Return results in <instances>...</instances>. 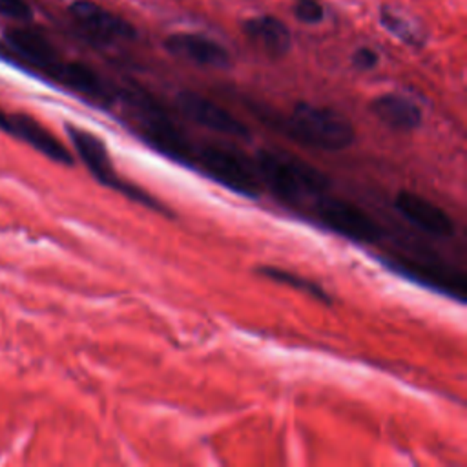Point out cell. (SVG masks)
Listing matches in <instances>:
<instances>
[{
	"label": "cell",
	"mask_w": 467,
	"mask_h": 467,
	"mask_svg": "<svg viewBox=\"0 0 467 467\" xmlns=\"http://www.w3.org/2000/svg\"><path fill=\"white\" fill-rule=\"evenodd\" d=\"M254 164L263 186L288 204L316 201L325 195L332 184L327 173L285 151L259 150Z\"/></svg>",
	"instance_id": "cell-1"
},
{
	"label": "cell",
	"mask_w": 467,
	"mask_h": 467,
	"mask_svg": "<svg viewBox=\"0 0 467 467\" xmlns=\"http://www.w3.org/2000/svg\"><path fill=\"white\" fill-rule=\"evenodd\" d=\"M275 122L294 142L323 151H341L356 140L354 124L327 106L297 102L288 115L275 119Z\"/></svg>",
	"instance_id": "cell-2"
},
{
	"label": "cell",
	"mask_w": 467,
	"mask_h": 467,
	"mask_svg": "<svg viewBox=\"0 0 467 467\" xmlns=\"http://www.w3.org/2000/svg\"><path fill=\"white\" fill-rule=\"evenodd\" d=\"M66 131H67V137H69L77 155L80 157L84 166L89 170V173L102 186H108L119 193H122L130 201L139 202L140 206H146L153 212L171 215V212L162 202H159L153 195H150L144 188L122 179L117 173V170L111 162V157L108 153V148L100 137H97L95 133H91L84 128L73 126V124H66Z\"/></svg>",
	"instance_id": "cell-3"
},
{
	"label": "cell",
	"mask_w": 467,
	"mask_h": 467,
	"mask_svg": "<svg viewBox=\"0 0 467 467\" xmlns=\"http://www.w3.org/2000/svg\"><path fill=\"white\" fill-rule=\"evenodd\" d=\"M197 164L221 186L243 197H259L263 182L259 179L254 161L230 146L210 144L197 151Z\"/></svg>",
	"instance_id": "cell-4"
},
{
	"label": "cell",
	"mask_w": 467,
	"mask_h": 467,
	"mask_svg": "<svg viewBox=\"0 0 467 467\" xmlns=\"http://www.w3.org/2000/svg\"><path fill=\"white\" fill-rule=\"evenodd\" d=\"M128 104L133 109V117L137 120V128L142 139L151 148L159 150L162 155L177 162H184L192 159L190 142L157 104L150 102L142 95H133V93H128Z\"/></svg>",
	"instance_id": "cell-5"
},
{
	"label": "cell",
	"mask_w": 467,
	"mask_h": 467,
	"mask_svg": "<svg viewBox=\"0 0 467 467\" xmlns=\"http://www.w3.org/2000/svg\"><path fill=\"white\" fill-rule=\"evenodd\" d=\"M317 221L330 232L354 243H378L381 237L379 223L361 206L327 193L314 201Z\"/></svg>",
	"instance_id": "cell-6"
},
{
	"label": "cell",
	"mask_w": 467,
	"mask_h": 467,
	"mask_svg": "<svg viewBox=\"0 0 467 467\" xmlns=\"http://www.w3.org/2000/svg\"><path fill=\"white\" fill-rule=\"evenodd\" d=\"M383 265L396 272L398 275L410 279L412 283H418L425 288H431L438 294H443L447 297H452L460 303L465 301V277L463 274L456 270H449L445 266L431 265L425 261H416V259H407V257H392V259H383Z\"/></svg>",
	"instance_id": "cell-7"
},
{
	"label": "cell",
	"mask_w": 467,
	"mask_h": 467,
	"mask_svg": "<svg viewBox=\"0 0 467 467\" xmlns=\"http://www.w3.org/2000/svg\"><path fill=\"white\" fill-rule=\"evenodd\" d=\"M175 102L181 113L201 128H206L223 135H230L235 139L250 137V130L241 119H237L226 108H223L221 104H217L215 100L201 93L188 91V89L181 91Z\"/></svg>",
	"instance_id": "cell-8"
},
{
	"label": "cell",
	"mask_w": 467,
	"mask_h": 467,
	"mask_svg": "<svg viewBox=\"0 0 467 467\" xmlns=\"http://www.w3.org/2000/svg\"><path fill=\"white\" fill-rule=\"evenodd\" d=\"M0 130L29 144L31 148L46 155L49 161L64 166H73L71 151L46 126H42L33 117L24 113H7L0 109Z\"/></svg>",
	"instance_id": "cell-9"
},
{
	"label": "cell",
	"mask_w": 467,
	"mask_h": 467,
	"mask_svg": "<svg viewBox=\"0 0 467 467\" xmlns=\"http://www.w3.org/2000/svg\"><path fill=\"white\" fill-rule=\"evenodd\" d=\"M75 24L89 36L100 42H119L135 38V27L93 0H75L67 7Z\"/></svg>",
	"instance_id": "cell-10"
},
{
	"label": "cell",
	"mask_w": 467,
	"mask_h": 467,
	"mask_svg": "<svg viewBox=\"0 0 467 467\" xmlns=\"http://www.w3.org/2000/svg\"><path fill=\"white\" fill-rule=\"evenodd\" d=\"M394 210L418 230L434 237H451L454 234L452 217L431 199L410 192L400 190L394 195Z\"/></svg>",
	"instance_id": "cell-11"
},
{
	"label": "cell",
	"mask_w": 467,
	"mask_h": 467,
	"mask_svg": "<svg viewBox=\"0 0 467 467\" xmlns=\"http://www.w3.org/2000/svg\"><path fill=\"white\" fill-rule=\"evenodd\" d=\"M164 47L170 55L202 67H226L230 64L228 49L206 35L171 33L164 40Z\"/></svg>",
	"instance_id": "cell-12"
},
{
	"label": "cell",
	"mask_w": 467,
	"mask_h": 467,
	"mask_svg": "<svg viewBox=\"0 0 467 467\" xmlns=\"http://www.w3.org/2000/svg\"><path fill=\"white\" fill-rule=\"evenodd\" d=\"M244 36L265 55L272 58L285 57L292 47L288 26L272 15H259L243 22Z\"/></svg>",
	"instance_id": "cell-13"
},
{
	"label": "cell",
	"mask_w": 467,
	"mask_h": 467,
	"mask_svg": "<svg viewBox=\"0 0 467 467\" xmlns=\"http://www.w3.org/2000/svg\"><path fill=\"white\" fill-rule=\"evenodd\" d=\"M372 115L392 131L410 133L423 122L421 108L409 97L398 93H383L370 102Z\"/></svg>",
	"instance_id": "cell-14"
},
{
	"label": "cell",
	"mask_w": 467,
	"mask_h": 467,
	"mask_svg": "<svg viewBox=\"0 0 467 467\" xmlns=\"http://www.w3.org/2000/svg\"><path fill=\"white\" fill-rule=\"evenodd\" d=\"M5 40L24 60L49 75L60 64V57L55 46L47 36L33 27H9L5 31Z\"/></svg>",
	"instance_id": "cell-15"
},
{
	"label": "cell",
	"mask_w": 467,
	"mask_h": 467,
	"mask_svg": "<svg viewBox=\"0 0 467 467\" xmlns=\"http://www.w3.org/2000/svg\"><path fill=\"white\" fill-rule=\"evenodd\" d=\"M51 77L64 84L66 88L73 89L78 95L95 100H109L111 93L106 88L104 78L89 66L82 62H62L53 69Z\"/></svg>",
	"instance_id": "cell-16"
},
{
	"label": "cell",
	"mask_w": 467,
	"mask_h": 467,
	"mask_svg": "<svg viewBox=\"0 0 467 467\" xmlns=\"http://www.w3.org/2000/svg\"><path fill=\"white\" fill-rule=\"evenodd\" d=\"M257 274L263 275L265 279H270L274 283H279V285H285V286H290V288H296L317 301H323L327 305L332 303V296L325 290L323 285H319L317 281L310 279V277H305L301 274H296L292 270H286V268H279V266H274V265H263L257 268Z\"/></svg>",
	"instance_id": "cell-17"
},
{
	"label": "cell",
	"mask_w": 467,
	"mask_h": 467,
	"mask_svg": "<svg viewBox=\"0 0 467 467\" xmlns=\"http://www.w3.org/2000/svg\"><path fill=\"white\" fill-rule=\"evenodd\" d=\"M379 22L381 26L390 33L394 35L398 40H401L403 44L407 46H423L425 42V36L420 29L418 24L410 22L409 18L398 15L396 11H390V9H381V15H379Z\"/></svg>",
	"instance_id": "cell-18"
},
{
	"label": "cell",
	"mask_w": 467,
	"mask_h": 467,
	"mask_svg": "<svg viewBox=\"0 0 467 467\" xmlns=\"http://www.w3.org/2000/svg\"><path fill=\"white\" fill-rule=\"evenodd\" d=\"M292 11L301 24H310V26L319 24L325 16V9L317 0H296Z\"/></svg>",
	"instance_id": "cell-19"
},
{
	"label": "cell",
	"mask_w": 467,
	"mask_h": 467,
	"mask_svg": "<svg viewBox=\"0 0 467 467\" xmlns=\"http://www.w3.org/2000/svg\"><path fill=\"white\" fill-rule=\"evenodd\" d=\"M0 15L16 22H26L33 16V11L26 0H0Z\"/></svg>",
	"instance_id": "cell-20"
},
{
	"label": "cell",
	"mask_w": 467,
	"mask_h": 467,
	"mask_svg": "<svg viewBox=\"0 0 467 467\" xmlns=\"http://www.w3.org/2000/svg\"><path fill=\"white\" fill-rule=\"evenodd\" d=\"M378 60H379V57H378L376 51L370 49V47H359V49H356V53L352 55V64H354L358 69H363V71L376 67Z\"/></svg>",
	"instance_id": "cell-21"
}]
</instances>
